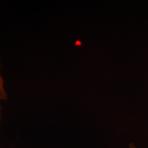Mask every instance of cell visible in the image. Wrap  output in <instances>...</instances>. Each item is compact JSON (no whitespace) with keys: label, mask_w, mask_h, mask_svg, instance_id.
I'll use <instances>...</instances> for the list:
<instances>
[{"label":"cell","mask_w":148,"mask_h":148,"mask_svg":"<svg viewBox=\"0 0 148 148\" xmlns=\"http://www.w3.org/2000/svg\"><path fill=\"white\" fill-rule=\"evenodd\" d=\"M8 99V93L5 86V82L2 74L1 72V66H0V100L5 101Z\"/></svg>","instance_id":"obj_1"},{"label":"cell","mask_w":148,"mask_h":148,"mask_svg":"<svg viewBox=\"0 0 148 148\" xmlns=\"http://www.w3.org/2000/svg\"><path fill=\"white\" fill-rule=\"evenodd\" d=\"M1 102H2V101L0 100V122H1V115H2V105H1Z\"/></svg>","instance_id":"obj_2"},{"label":"cell","mask_w":148,"mask_h":148,"mask_svg":"<svg viewBox=\"0 0 148 148\" xmlns=\"http://www.w3.org/2000/svg\"><path fill=\"white\" fill-rule=\"evenodd\" d=\"M129 148H136V147H135V145H134V144L131 143L130 145V146H129Z\"/></svg>","instance_id":"obj_3"}]
</instances>
